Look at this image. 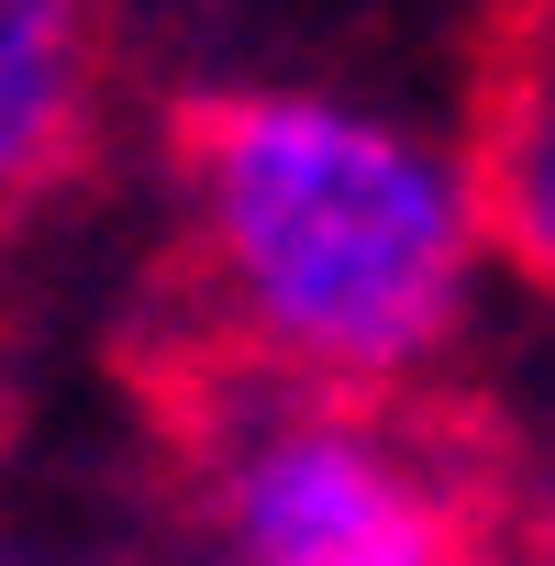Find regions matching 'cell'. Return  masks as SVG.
Masks as SVG:
<instances>
[{
    "label": "cell",
    "instance_id": "277c9868",
    "mask_svg": "<svg viewBox=\"0 0 555 566\" xmlns=\"http://www.w3.org/2000/svg\"><path fill=\"white\" fill-rule=\"evenodd\" d=\"M101 112H112L101 0H0V244H23L90 189Z\"/></svg>",
    "mask_w": 555,
    "mask_h": 566
},
{
    "label": "cell",
    "instance_id": "7a4b0ae2",
    "mask_svg": "<svg viewBox=\"0 0 555 566\" xmlns=\"http://www.w3.org/2000/svg\"><path fill=\"white\" fill-rule=\"evenodd\" d=\"M134 389L189 455L222 566H511L522 544V444L433 378L290 389L134 356Z\"/></svg>",
    "mask_w": 555,
    "mask_h": 566
},
{
    "label": "cell",
    "instance_id": "6da1fadb",
    "mask_svg": "<svg viewBox=\"0 0 555 566\" xmlns=\"http://www.w3.org/2000/svg\"><path fill=\"white\" fill-rule=\"evenodd\" d=\"M178 277L145 367H244L290 389H411L467 323V200L400 123L312 90H189L167 112Z\"/></svg>",
    "mask_w": 555,
    "mask_h": 566
},
{
    "label": "cell",
    "instance_id": "5b68a950",
    "mask_svg": "<svg viewBox=\"0 0 555 566\" xmlns=\"http://www.w3.org/2000/svg\"><path fill=\"white\" fill-rule=\"evenodd\" d=\"M522 544L555 566V444H544V467H533V511H522Z\"/></svg>",
    "mask_w": 555,
    "mask_h": 566
},
{
    "label": "cell",
    "instance_id": "3957f363",
    "mask_svg": "<svg viewBox=\"0 0 555 566\" xmlns=\"http://www.w3.org/2000/svg\"><path fill=\"white\" fill-rule=\"evenodd\" d=\"M455 200L522 290L555 301V0H467Z\"/></svg>",
    "mask_w": 555,
    "mask_h": 566
}]
</instances>
